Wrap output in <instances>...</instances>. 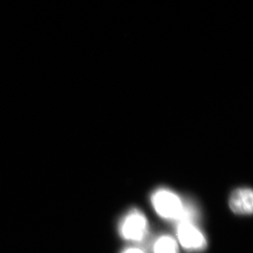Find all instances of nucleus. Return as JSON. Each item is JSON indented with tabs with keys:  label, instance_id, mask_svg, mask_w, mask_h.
<instances>
[{
	"label": "nucleus",
	"instance_id": "1",
	"mask_svg": "<svg viewBox=\"0 0 253 253\" xmlns=\"http://www.w3.org/2000/svg\"><path fill=\"white\" fill-rule=\"evenodd\" d=\"M156 212L167 220H178L184 209V203L174 192L160 189L154 192L151 198Z\"/></svg>",
	"mask_w": 253,
	"mask_h": 253
},
{
	"label": "nucleus",
	"instance_id": "2",
	"mask_svg": "<svg viewBox=\"0 0 253 253\" xmlns=\"http://www.w3.org/2000/svg\"><path fill=\"white\" fill-rule=\"evenodd\" d=\"M148 220L140 211L133 209L120 224V234L128 241H142L148 234Z\"/></svg>",
	"mask_w": 253,
	"mask_h": 253
},
{
	"label": "nucleus",
	"instance_id": "3",
	"mask_svg": "<svg viewBox=\"0 0 253 253\" xmlns=\"http://www.w3.org/2000/svg\"><path fill=\"white\" fill-rule=\"evenodd\" d=\"M177 237L179 244L189 251H201L207 247V239L204 234L198 229L194 222H177Z\"/></svg>",
	"mask_w": 253,
	"mask_h": 253
},
{
	"label": "nucleus",
	"instance_id": "4",
	"mask_svg": "<svg viewBox=\"0 0 253 253\" xmlns=\"http://www.w3.org/2000/svg\"><path fill=\"white\" fill-rule=\"evenodd\" d=\"M229 208L239 215H251L253 209V190L240 188L232 193L229 200Z\"/></svg>",
	"mask_w": 253,
	"mask_h": 253
},
{
	"label": "nucleus",
	"instance_id": "5",
	"mask_svg": "<svg viewBox=\"0 0 253 253\" xmlns=\"http://www.w3.org/2000/svg\"><path fill=\"white\" fill-rule=\"evenodd\" d=\"M153 252L154 253H178L176 241L168 235L161 236L154 244Z\"/></svg>",
	"mask_w": 253,
	"mask_h": 253
},
{
	"label": "nucleus",
	"instance_id": "6",
	"mask_svg": "<svg viewBox=\"0 0 253 253\" xmlns=\"http://www.w3.org/2000/svg\"><path fill=\"white\" fill-rule=\"evenodd\" d=\"M122 253H145L140 249H137V248H130V249H127L123 251Z\"/></svg>",
	"mask_w": 253,
	"mask_h": 253
}]
</instances>
